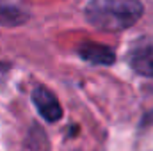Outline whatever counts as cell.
<instances>
[{"mask_svg": "<svg viewBox=\"0 0 153 151\" xmlns=\"http://www.w3.org/2000/svg\"><path fill=\"white\" fill-rule=\"evenodd\" d=\"M32 101L38 109V112L46 119V121H59L62 115V109L57 101V98L46 89V87H36L32 93Z\"/></svg>", "mask_w": 153, "mask_h": 151, "instance_id": "cell-2", "label": "cell"}, {"mask_svg": "<svg viewBox=\"0 0 153 151\" xmlns=\"http://www.w3.org/2000/svg\"><path fill=\"white\" fill-rule=\"evenodd\" d=\"M130 64L132 68L146 76H153V43L152 44H143L132 50L130 53Z\"/></svg>", "mask_w": 153, "mask_h": 151, "instance_id": "cell-4", "label": "cell"}, {"mask_svg": "<svg viewBox=\"0 0 153 151\" xmlns=\"http://www.w3.org/2000/svg\"><path fill=\"white\" fill-rule=\"evenodd\" d=\"M84 14L94 29L119 32L137 23L143 16V4L139 0H89Z\"/></svg>", "mask_w": 153, "mask_h": 151, "instance_id": "cell-1", "label": "cell"}, {"mask_svg": "<svg viewBox=\"0 0 153 151\" xmlns=\"http://www.w3.org/2000/svg\"><path fill=\"white\" fill-rule=\"evenodd\" d=\"M148 119H153V112H152V114H150V117H148Z\"/></svg>", "mask_w": 153, "mask_h": 151, "instance_id": "cell-5", "label": "cell"}, {"mask_svg": "<svg viewBox=\"0 0 153 151\" xmlns=\"http://www.w3.org/2000/svg\"><path fill=\"white\" fill-rule=\"evenodd\" d=\"M80 57L91 64H98V66H111L116 61L114 52L109 46L98 44V43H84L78 50Z\"/></svg>", "mask_w": 153, "mask_h": 151, "instance_id": "cell-3", "label": "cell"}]
</instances>
